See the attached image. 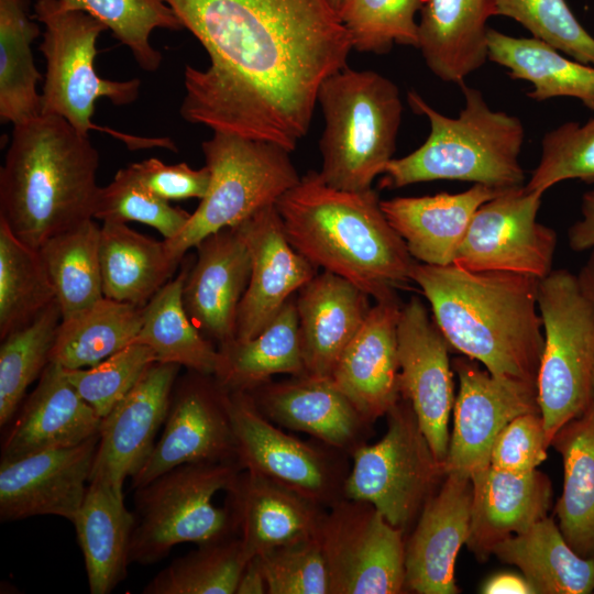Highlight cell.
I'll return each instance as SVG.
<instances>
[{
  "label": "cell",
  "mask_w": 594,
  "mask_h": 594,
  "mask_svg": "<svg viewBox=\"0 0 594 594\" xmlns=\"http://www.w3.org/2000/svg\"><path fill=\"white\" fill-rule=\"evenodd\" d=\"M451 349L495 376L537 383L543 349L538 278L415 262L410 272Z\"/></svg>",
  "instance_id": "1"
},
{
  "label": "cell",
  "mask_w": 594,
  "mask_h": 594,
  "mask_svg": "<svg viewBox=\"0 0 594 594\" xmlns=\"http://www.w3.org/2000/svg\"><path fill=\"white\" fill-rule=\"evenodd\" d=\"M290 244L317 268L356 285L375 301L397 297L415 260L373 188L341 190L309 170L275 204Z\"/></svg>",
  "instance_id": "2"
},
{
  "label": "cell",
  "mask_w": 594,
  "mask_h": 594,
  "mask_svg": "<svg viewBox=\"0 0 594 594\" xmlns=\"http://www.w3.org/2000/svg\"><path fill=\"white\" fill-rule=\"evenodd\" d=\"M99 154L58 116L13 124L0 169V219L33 250L94 219Z\"/></svg>",
  "instance_id": "3"
},
{
  "label": "cell",
  "mask_w": 594,
  "mask_h": 594,
  "mask_svg": "<svg viewBox=\"0 0 594 594\" xmlns=\"http://www.w3.org/2000/svg\"><path fill=\"white\" fill-rule=\"evenodd\" d=\"M460 87L464 106L455 118L438 112L415 90L408 91V105L427 118L430 132L417 150L387 163L382 188L442 179L497 189L524 186L519 155L525 130L520 119L492 110L479 89L465 84Z\"/></svg>",
  "instance_id": "4"
},
{
  "label": "cell",
  "mask_w": 594,
  "mask_h": 594,
  "mask_svg": "<svg viewBox=\"0 0 594 594\" xmlns=\"http://www.w3.org/2000/svg\"><path fill=\"white\" fill-rule=\"evenodd\" d=\"M317 102L324 118L321 178L341 190L371 189L396 151L403 114L398 87L380 73L346 66L322 81Z\"/></svg>",
  "instance_id": "5"
},
{
  "label": "cell",
  "mask_w": 594,
  "mask_h": 594,
  "mask_svg": "<svg viewBox=\"0 0 594 594\" xmlns=\"http://www.w3.org/2000/svg\"><path fill=\"white\" fill-rule=\"evenodd\" d=\"M34 19L44 25L38 50L46 62L41 94V114L58 116L78 132L99 131L121 141L129 150L166 148L177 151L169 138L135 136L101 127L92 121L98 99L125 106L139 98L141 80H109L95 68L97 40L107 26L90 14L64 10L58 0H36Z\"/></svg>",
  "instance_id": "6"
},
{
  "label": "cell",
  "mask_w": 594,
  "mask_h": 594,
  "mask_svg": "<svg viewBox=\"0 0 594 594\" xmlns=\"http://www.w3.org/2000/svg\"><path fill=\"white\" fill-rule=\"evenodd\" d=\"M242 471L238 461L185 463L135 488L130 563L150 565L178 543L231 537L233 510L216 507L212 497L230 491Z\"/></svg>",
  "instance_id": "7"
},
{
  "label": "cell",
  "mask_w": 594,
  "mask_h": 594,
  "mask_svg": "<svg viewBox=\"0 0 594 594\" xmlns=\"http://www.w3.org/2000/svg\"><path fill=\"white\" fill-rule=\"evenodd\" d=\"M201 148L210 172L207 194L183 230L164 240L178 262L206 237L275 205L300 180L292 152L272 142L213 131Z\"/></svg>",
  "instance_id": "8"
},
{
  "label": "cell",
  "mask_w": 594,
  "mask_h": 594,
  "mask_svg": "<svg viewBox=\"0 0 594 594\" xmlns=\"http://www.w3.org/2000/svg\"><path fill=\"white\" fill-rule=\"evenodd\" d=\"M543 349L537 376L538 403L549 443L593 398L594 309L576 275L552 270L539 280Z\"/></svg>",
  "instance_id": "9"
},
{
  "label": "cell",
  "mask_w": 594,
  "mask_h": 594,
  "mask_svg": "<svg viewBox=\"0 0 594 594\" xmlns=\"http://www.w3.org/2000/svg\"><path fill=\"white\" fill-rule=\"evenodd\" d=\"M386 417L384 437L374 444H362L351 455L343 495L372 504L389 524L405 531L446 472L407 400L400 398Z\"/></svg>",
  "instance_id": "10"
},
{
  "label": "cell",
  "mask_w": 594,
  "mask_h": 594,
  "mask_svg": "<svg viewBox=\"0 0 594 594\" xmlns=\"http://www.w3.org/2000/svg\"><path fill=\"white\" fill-rule=\"evenodd\" d=\"M328 509L317 537L330 594L405 593L404 530L367 502L342 498Z\"/></svg>",
  "instance_id": "11"
},
{
  "label": "cell",
  "mask_w": 594,
  "mask_h": 594,
  "mask_svg": "<svg viewBox=\"0 0 594 594\" xmlns=\"http://www.w3.org/2000/svg\"><path fill=\"white\" fill-rule=\"evenodd\" d=\"M227 392L237 460L243 471L258 473L326 508L344 498L349 471L340 458L346 454L282 431L249 393Z\"/></svg>",
  "instance_id": "12"
},
{
  "label": "cell",
  "mask_w": 594,
  "mask_h": 594,
  "mask_svg": "<svg viewBox=\"0 0 594 594\" xmlns=\"http://www.w3.org/2000/svg\"><path fill=\"white\" fill-rule=\"evenodd\" d=\"M542 194L525 186L504 190L475 211L453 264L474 272L546 277L552 271L557 233L538 222Z\"/></svg>",
  "instance_id": "13"
},
{
  "label": "cell",
  "mask_w": 594,
  "mask_h": 594,
  "mask_svg": "<svg viewBox=\"0 0 594 594\" xmlns=\"http://www.w3.org/2000/svg\"><path fill=\"white\" fill-rule=\"evenodd\" d=\"M164 424L132 488L185 463L238 461L228 392L212 375L190 371L176 382Z\"/></svg>",
  "instance_id": "14"
},
{
  "label": "cell",
  "mask_w": 594,
  "mask_h": 594,
  "mask_svg": "<svg viewBox=\"0 0 594 594\" xmlns=\"http://www.w3.org/2000/svg\"><path fill=\"white\" fill-rule=\"evenodd\" d=\"M452 367L459 393L444 472L471 477L490 465L495 439L510 420L540 413L537 383L495 376L466 356L455 359Z\"/></svg>",
  "instance_id": "15"
},
{
  "label": "cell",
  "mask_w": 594,
  "mask_h": 594,
  "mask_svg": "<svg viewBox=\"0 0 594 594\" xmlns=\"http://www.w3.org/2000/svg\"><path fill=\"white\" fill-rule=\"evenodd\" d=\"M397 339L400 398L410 404L436 460L444 468L454 405L451 346L418 297L402 306Z\"/></svg>",
  "instance_id": "16"
},
{
  "label": "cell",
  "mask_w": 594,
  "mask_h": 594,
  "mask_svg": "<svg viewBox=\"0 0 594 594\" xmlns=\"http://www.w3.org/2000/svg\"><path fill=\"white\" fill-rule=\"evenodd\" d=\"M179 365L154 362L133 388L101 419L89 482L123 494L127 477L146 462L166 419Z\"/></svg>",
  "instance_id": "17"
},
{
  "label": "cell",
  "mask_w": 594,
  "mask_h": 594,
  "mask_svg": "<svg viewBox=\"0 0 594 594\" xmlns=\"http://www.w3.org/2000/svg\"><path fill=\"white\" fill-rule=\"evenodd\" d=\"M99 432L84 442L0 462V519L53 515L73 521L89 484Z\"/></svg>",
  "instance_id": "18"
},
{
  "label": "cell",
  "mask_w": 594,
  "mask_h": 594,
  "mask_svg": "<svg viewBox=\"0 0 594 594\" xmlns=\"http://www.w3.org/2000/svg\"><path fill=\"white\" fill-rule=\"evenodd\" d=\"M251 257V275L237 317L235 338L258 334L316 274L317 267L288 241L275 205L239 224Z\"/></svg>",
  "instance_id": "19"
},
{
  "label": "cell",
  "mask_w": 594,
  "mask_h": 594,
  "mask_svg": "<svg viewBox=\"0 0 594 594\" xmlns=\"http://www.w3.org/2000/svg\"><path fill=\"white\" fill-rule=\"evenodd\" d=\"M184 287L185 309L197 329L219 345L235 338L239 305L251 275V257L240 226L202 239Z\"/></svg>",
  "instance_id": "20"
},
{
  "label": "cell",
  "mask_w": 594,
  "mask_h": 594,
  "mask_svg": "<svg viewBox=\"0 0 594 594\" xmlns=\"http://www.w3.org/2000/svg\"><path fill=\"white\" fill-rule=\"evenodd\" d=\"M471 477L446 474L421 508L405 543L406 590L417 594H457L455 560L466 542L472 505Z\"/></svg>",
  "instance_id": "21"
},
{
  "label": "cell",
  "mask_w": 594,
  "mask_h": 594,
  "mask_svg": "<svg viewBox=\"0 0 594 594\" xmlns=\"http://www.w3.org/2000/svg\"><path fill=\"white\" fill-rule=\"evenodd\" d=\"M246 393L275 425L308 433L346 455L365 443L372 425L330 377L304 374Z\"/></svg>",
  "instance_id": "22"
},
{
  "label": "cell",
  "mask_w": 594,
  "mask_h": 594,
  "mask_svg": "<svg viewBox=\"0 0 594 594\" xmlns=\"http://www.w3.org/2000/svg\"><path fill=\"white\" fill-rule=\"evenodd\" d=\"M397 297L376 301L338 360L330 378L373 424L400 399Z\"/></svg>",
  "instance_id": "23"
},
{
  "label": "cell",
  "mask_w": 594,
  "mask_h": 594,
  "mask_svg": "<svg viewBox=\"0 0 594 594\" xmlns=\"http://www.w3.org/2000/svg\"><path fill=\"white\" fill-rule=\"evenodd\" d=\"M101 419L64 369L50 362L2 443L1 460L79 444L99 432Z\"/></svg>",
  "instance_id": "24"
},
{
  "label": "cell",
  "mask_w": 594,
  "mask_h": 594,
  "mask_svg": "<svg viewBox=\"0 0 594 594\" xmlns=\"http://www.w3.org/2000/svg\"><path fill=\"white\" fill-rule=\"evenodd\" d=\"M472 505L465 544L485 561L504 540L547 517L552 485L538 470L509 473L488 465L471 475Z\"/></svg>",
  "instance_id": "25"
},
{
  "label": "cell",
  "mask_w": 594,
  "mask_h": 594,
  "mask_svg": "<svg viewBox=\"0 0 594 594\" xmlns=\"http://www.w3.org/2000/svg\"><path fill=\"white\" fill-rule=\"evenodd\" d=\"M305 374L330 377L364 323L370 296L348 279L322 271L296 296Z\"/></svg>",
  "instance_id": "26"
},
{
  "label": "cell",
  "mask_w": 594,
  "mask_h": 594,
  "mask_svg": "<svg viewBox=\"0 0 594 594\" xmlns=\"http://www.w3.org/2000/svg\"><path fill=\"white\" fill-rule=\"evenodd\" d=\"M504 190L474 184L457 194L381 200V208L415 261L444 266L454 262L479 207Z\"/></svg>",
  "instance_id": "27"
},
{
  "label": "cell",
  "mask_w": 594,
  "mask_h": 594,
  "mask_svg": "<svg viewBox=\"0 0 594 594\" xmlns=\"http://www.w3.org/2000/svg\"><path fill=\"white\" fill-rule=\"evenodd\" d=\"M248 559L316 536L326 507L258 473H240L228 491Z\"/></svg>",
  "instance_id": "28"
},
{
  "label": "cell",
  "mask_w": 594,
  "mask_h": 594,
  "mask_svg": "<svg viewBox=\"0 0 594 594\" xmlns=\"http://www.w3.org/2000/svg\"><path fill=\"white\" fill-rule=\"evenodd\" d=\"M495 0H426L418 47L431 73L459 86L487 59V25Z\"/></svg>",
  "instance_id": "29"
},
{
  "label": "cell",
  "mask_w": 594,
  "mask_h": 594,
  "mask_svg": "<svg viewBox=\"0 0 594 594\" xmlns=\"http://www.w3.org/2000/svg\"><path fill=\"white\" fill-rule=\"evenodd\" d=\"M74 524L91 594H108L127 576L135 524L123 494L89 482Z\"/></svg>",
  "instance_id": "30"
},
{
  "label": "cell",
  "mask_w": 594,
  "mask_h": 594,
  "mask_svg": "<svg viewBox=\"0 0 594 594\" xmlns=\"http://www.w3.org/2000/svg\"><path fill=\"white\" fill-rule=\"evenodd\" d=\"M99 258L103 296L144 307L172 279L179 263L165 241L119 222H102Z\"/></svg>",
  "instance_id": "31"
},
{
  "label": "cell",
  "mask_w": 594,
  "mask_h": 594,
  "mask_svg": "<svg viewBox=\"0 0 594 594\" xmlns=\"http://www.w3.org/2000/svg\"><path fill=\"white\" fill-rule=\"evenodd\" d=\"M213 377L229 392H249L273 375L305 374L296 297L255 337L219 345Z\"/></svg>",
  "instance_id": "32"
},
{
  "label": "cell",
  "mask_w": 594,
  "mask_h": 594,
  "mask_svg": "<svg viewBox=\"0 0 594 594\" xmlns=\"http://www.w3.org/2000/svg\"><path fill=\"white\" fill-rule=\"evenodd\" d=\"M487 59L508 69L512 79L532 85L527 94L536 101L576 98L594 111V66L562 55L536 37H516L487 30Z\"/></svg>",
  "instance_id": "33"
},
{
  "label": "cell",
  "mask_w": 594,
  "mask_h": 594,
  "mask_svg": "<svg viewBox=\"0 0 594 594\" xmlns=\"http://www.w3.org/2000/svg\"><path fill=\"white\" fill-rule=\"evenodd\" d=\"M492 554L516 565L536 594L594 592V558L578 554L551 518L498 543Z\"/></svg>",
  "instance_id": "34"
},
{
  "label": "cell",
  "mask_w": 594,
  "mask_h": 594,
  "mask_svg": "<svg viewBox=\"0 0 594 594\" xmlns=\"http://www.w3.org/2000/svg\"><path fill=\"white\" fill-rule=\"evenodd\" d=\"M551 444L562 457L564 477L556 513L569 546L583 558H594V397L566 422Z\"/></svg>",
  "instance_id": "35"
},
{
  "label": "cell",
  "mask_w": 594,
  "mask_h": 594,
  "mask_svg": "<svg viewBox=\"0 0 594 594\" xmlns=\"http://www.w3.org/2000/svg\"><path fill=\"white\" fill-rule=\"evenodd\" d=\"M143 307L102 297L85 310L62 319L50 362L66 370L90 367L135 342Z\"/></svg>",
  "instance_id": "36"
},
{
  "label": "cell",
  "mask_w": 594,
  "mask_h": 594,
  "mask_svg": "<svg viewBox=\"0 0 594 594\" xmlns=\"http://www.w3.org/2000/svg\"><path fill=\"white\" fill-rule=\"evenodd\" d=\"M188 268L167 282L143 307V321L135 342L147 345L156 362L185 366L215 375L219 351L190 320L183 301Z\"/></svg>",
  "instance_id": "37"
},
{
  "label": "cell",
  "mask_w": 594,
  "mask_h": 594,
  "mask_svg": "<svg viewBox=\"0 0 594 594\" xmlns=\"http://www.w3.org/2000/svg\"><path fill=\"white\" fill-rule=\"evenodd\" d=\"M29 0H0V119L18 124L41 114L42 79L31 45L42 32Z\"/></svg>",
  "instance_id": "38"
},
{
  "label": "cell",
  "mask_w": 594,
  "mask_h": 594,
  "mask_svg": "<svg viewBox=\"0 0 594 594\" xmlns=\"http://www.w3.org/2000/svg\"><path fill=\"white\" fill-rule=\"evenodd\" d=\"M100 227L89 219L53 237L37 250L53 284L63 319L85 310L103 297Z\"/></svg>",
  "instance_id": "39"
},
{
  "label": "cell",
  "mask_w": 594,
  "mask_h": 594,
  "mask_svg": "<svg viewBox=\"0 0 594 594\" xmlns=\"http://www.w3.org/2000/svg\"><path fill=\"white\" fill-rule=\"evenodd\" d=\"M55 300L38 252L0 219V340L30 323Z\"/></svg>",
  "instance_id": "40"
},
{
  "label": "cell",
  "mask_w": 594,
  "mask_h": 594,
  "mask_svg": "<svg viewBox=\"0 0 594 594\" xmlns=\"http://www.w3.org/2000/svg\"><path fill=\"white\" fill-rule=\"evenodd\" d=\"M63 316L57 300L30 323L1 339L0 426L16 414L28 387L50 363V354Z\"/></svg>",
  "instance_id": "41"
},
{
  "label": "cell",
  "mask_w": 594,
  "mask_h": 594,
  "mask_svg": "<svg viewBox=\"0 0 594 594\" xmlns=\"http://www.w3.org/2000/svg\"><path fill=\"white\" fill-rule=\"evenodd\" d=\"M250 559L240 538L200 544L175 559L143 588L144 594H235Z\"/></svg>",
  "instance_id": "42"
},
{
  "label": "cell",
  "mask_w": 594,
  "mask_h": 594,
  "mask_svg": "<svg viewBox=\"0 0 594 594\" xmlns=\"http://www.w3.org/2000/svg\"><path fill=\"white\" fill-rule=\"evenodd\" d=\"M64 10L84 11L111 31L131 51L138 65L155 72L163 56L150 42L156 29L182 31L184 26L165 0H58Z\"/></svg>",
  "instance_id": "43"
},
{
  "label": "cell",
  "mask_w": 594,
  "mask_h": 594,
  "mask_svg": "<svg viewBox=\"0 0 594 594\" xmlns=\"http://www.w3.org/2000/svg\"><path fill=\"white\" fill-rule=\"evenodd\" d=\"M424 0H343L337 9L352 48L361 53H388L394 44L418 47L415 20Z\"/></svg>",
  "instance_id": "44"
},
{
  "label": "cell",
  "mask_w": 594,
  "mask_h": 594,
  "mask_svg": "<svg viewBox=\"0 0 594 594\" xmlns=\"http://www.w3.org/2000/svg\"><path fill=\"white\" fill-rule=\"evenodd\" d=\"M190 215L145 188L129 165L119 169L110 184L100 187L94 219L141 222L157 230L164 240H170L183 230Z\"/></svg>",
  "instance_id": "45"
},
{
  "label": "cell",
  "mask_w": 594,
  "mask_h": 594,
  "mask_svg": "<svg viewBox=\"0 0 594 594\" xmlns=\"http://www.w3.org/2000/svg\"><path fill=\"white\" fill-rule=\"evenodd\" d=\"M496 15L515 20L536 37L566 56L594 66V37L565 0H495Z\"/></svg>",
  "instance_id": "46"
},
{
  "label": "cell",
  "mask_w": 594,
  "mask_h": 594,
  "mask_svg": "<svg viewBox=\"0 0 594 594\" xmlns=\"http://www.w3.org/2000/svg\"><path fill=\"white\" fill-rule=\"evenodd\" d=\"M568 179L594 184V117L584 124L565 122L543 135L539 163L525 187L543 195Z\"/></svg>",
  "instance_id": "47"
},
{
  "label": "cell",
  "mask_w": 594,
  "mask_h": 594,
  "mask_svg": "<svg viewBox=\"0 0 594 594\" xmlns=\"http://www.w3.org/2000/svg\"><path fill=\"white\" fill-rule=\"evenodd\" d=\"M154 362L152 349L133 342L94 366L64 371L81 398L103 418Z\"/></svg>",
  "instance_id": "48"
},
{
  "label": "cell",
  "mask_w": 594,
  "mask_h": 594,
  "mask_svg": "<svg viewBox=\"0 0 594 594\" xmlns=\"http://www.w3.org/2000/svg\"><path fill=\"white\" fill-rule=\"evenodd\" d=\"M268 594H330L317 535L257 554Z\"/></svg>",
  "instance_id": "49"
},
{
  "label": "cell",
  "mask_w": 594,
  "mask_h": 594,
  "mask_svg": "<svg viewBox=\"0 0 594 594\" xmlns=\"http://www.w3.org/2000/svg\"><path fill=\"white\" fill-rule=\"evenodd\" d=\"M549 446L541 414H522L498 433L490 465L509 473H528L546 460Z\"/></svg>",
  "instance_id": "50"
},
{
  "label": "cell",
  "mask_w": 594,
  "mask_h": 594,
  "mask_svg": "<svg viewBox=\"0 0 594 594\" xmlns=\"http://www.w3.org/2000/svg\"><path fill=\"white\" fill-rule=\"evenodd\" d=\"M130 166L145 188L167 201L202 199L210 184V172L206 165L194 169L184 162L166 165L152 157Z\"/></svg>",
  "instance_id": "51"
},
{
  "label": "cell",
  "mask_w": 594,
  "mask_h": 594,
  "mask_svg": "<svg viewBox=\"0 0 594 594\" xmlns=\"http://www.w3.org/2000/svg\"><path fill=\"white\" fill-rule=\"evenodd\" d=\"M580 211L581 218L568 231L569 246L576 252L594 249V188L583 194Z\"/></svg>",
  "instance_id": "52"
},
{
  "label": "cell",
  "mask_w": 594,
  "mask_h": 594,
  "mask_svg": "<svg viewBox=\"0 0 594 594\" xmlns=\"http://www.w3.org/2000/svg\"><path fill=\"white\" fill-rule=\"evenodd\" d=\"M485 594H535L525 576L499 573L492 576L482 587Z\"/></svg>",
  "instance_id": "53"
},
{
  "label": "cell",
  "mask_w": 594,
  "mask_h": 594,
  "mask_svg": "<svg viewBox=\"0 0 594 594\" xmlns=\"http://www.w3.org/2000/svg\"><path fill=\"white\" fill-rule=\"evenodd\" d=\"M267 593L265 578L257 556L252 557L242 574L235 594H265Z\"/></svg>",
  "instance_id": "54"
},
{
  "label": "cell",
  "mask_w": 594,
  "mask_h": 594,
  "mask_svg": "<svg viewBox=\"0 0 594 594\" xmlns=\"http://www.w3.org/2000/svg\"><path fill=\"white\" fill-rule=\"evenodd\" d=\"M579 286L594 309V249L576 275Z\"/></svg>",
  "instance_id": "55"
},
{
  "label": "cell",
  "mask_w": 594,
  "mask_h": 594,
  "mask_svg": "<svg viewBox=\"0 0 594 594\" xmlns=\"http://www.w3.org/2000/svg\"><path fill=\"white\" fill-rule=\"evenodd\" d=\"M331 4L333 6V8L337 10L340 4L343 2V0H330Z\"/></svg>",
  "instance_id": "56"
},
{
  "label": "cell",
  "mask_w": 594,
  "mask_h": 594,
  "mask_svg": "<svg viewBox=\"0 0 594 594\" xmlns=\"http://www.w3.org/2000/svg\"><path fill=\"white\" fill-rule=\"evenodd\" d=\"M592 387H593V397H594V372H593Z\"/></svg>",
  "instance_id": "57"
}]
</instances>
